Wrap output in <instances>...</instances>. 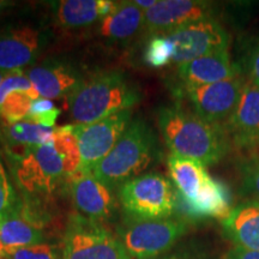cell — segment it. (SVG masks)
Segmentation results:
<instances>
[{"instance_id":"1","label":"cell","mask_w":259,"mask_h":259,"mask_svg":"<svg viewBox=\"0 0 259 259\" xmlns=\"http://www.w3.org/2000/svg\"><path fill=\"white\" fill-rule=\"evenodd\" d=\"M14 163L15 180L24 198L41 200L51 197L79 169L80 153L72 125L56 128L50 143L28 148H8Z\"/></svg>"},{"instance_id":"2","label":"cell","mask_w":259,"mask_h":259,"mask_svg":"<svg viewBox=\"0 0 259 259\" xmlns=\"http://www.w3.org/2000/svg\"><path fill=\"white\" fill-rule=\"evenodd\" d=\"M158 127L170 153L211 166L226 156L231 147L225 126L210 124L180 106L162 107Z\"/></svg>"},{"instance_id":"3","label":"cell","mask_w":259,"mask_h":259,"mask_svg":"<svg viewBox=\"0 0 259 259\" xmlns=\"http://www.w3.org/2000/svg\"><path fill=\"white\" fill-rule=\"evenodd\" d=\"M141 100V90L121 70L89 73L67 96L70 115L77 124L102 120L114 113L131 109Z\"/></svg>"},{"instance_id":"4","label":"cell","mask_w":259,"mask_h":259,"mask_svg":"<svg viewBox=\"0 0 259 259\" xmlns=\"http://www.w3.org/2000/svg\"><path fill=\"white\" fill-rule=\"evenodd\" d=\"M160 147L153 128L142 118L130 121L112 151L94 168L93 176L108 187L121 186L156 163Z\"/></svg>"},{"instance_id":"5","label":"cell","mask_w":259,"mask_h":259,"mask_svg":"<svg viewBox=\"0 0 259 259\" xmlns=\"http://www.w3.org/2000/svg\"><path fill=\"white\" fill-rule=\"evenodd\" d=\"M187 232V222L179 218L141 220L125 216L118 228L130 258L155 259L168 253Z\"/></svg>"},{"instance_id":"6","label":"cell","mask_w":259,"mask_h":259,"mask_svg":"<svg viewBox=\"0 0 259 259\" xmlns=\"http://www.w3.org/2000/svg\"><path fill=\"white\" fill-rule=\"evenodd\" d=\"M119 202L128 218L168 219L176 212V187L162 174L145 173L119 187Z\"/></svg>"},{"instance_id":"7","label":"cell","mask_w":259,"mask_h":259,"mask_svg":"<svg viewBox=\"0 0 259 259\" xmlns=\"http://www.w3.org/2000/svg\"><path fill=\"white\" fill-rule=\"evenodd\" d=\"M61 259H131L118 235L105 225L71 213L65 227Z\"/></svg>"},{"instance_id":"8","label":"cell","mask_w":259,"mask_h":259,"mask_svg":"<svg viewBox=\"0 0 259 259\" xmlns=\"http://www.w3.org/2000/svg\"><path fill=\"white\" fill-rule=\"evenodd\" d=\"M131 109L107 116L92 124L72 125L80 153L79 170L93 173L94 168L112 151L131 121Z\"/></svg>"},{"instance_id":"9","label":"cell","mask_w":259,"mask_h":259,"mask_svg":"<svg viewBox=\"0 0 259 259\" xmlns=\"http://www.w3.org/2000/svg\"><path fill=\"white\" fill-rule=\"evenodd\" d=\"M50 216L41 200L21 199L11 212L0 216V257L6 252L46 240Z\"/></svg>"},{"instance_id":"10","label":"cell","mask_w":259,"mask_h":259,"mask_svg":"<svg viewBox=\"0 0 259 259\" xmlns=\"http://www.w3.org/2000/svg\"><path fill=\"white\" fill-rule=\"evenodd\" d=\"M174 46L171 64L183 65L212 52L228 50L231 35L218 18L185 24L164 35Z\"/></svg>"},{"instance_id":"11","label":"cell","mask_w":259,"mask_h":259,"mask_svg":"<svg viewBox=\"0 0 259 259\" xmlns=\"http://www.w3.org/2000/svg\"><path fill=\"white\" fill-rule=\"evenodd\" d=\"M246 80L242 76L205 85L184 87L197 115L210 124L225 125L238 105Z\"/></svg>"},{"instance_id":"12","label":"cell","mask_w":259,"mask_h":259,"mask_svg":"<svg viewBox=\"0 0 259 259\" xmlns=\"http://www.w3.org/2000/svg\"><path fill=\"white\" fill-rule=\"evenodd\" d=\"M67 186L76 212L80 216L102 225L115 219L118 200L111 187L97 180L93 173L78 169L70 178Z\"/></svg>"},{"instance_id":"13","label":"cell","mask_w":259,"mask_h":259,"mask_svg":"<svg viewBox=\"0 0 259 259\" xmlns=\"http://www.w3.org/2000/svg\"><path fill=\"white\" fill-rule=\"evenodd\" d=\"M213 3L203 0H157L144 12V27L151 35H167L183 25L203 19L216 18Z\"/></svg>"},{"instance_id":"14","label":"cell","mask_w":259,"mask_h":259,"mask_svg":"<svg viewBox=\"0 0 259 259\" xmlns=\"http://www.w3.org/2000/svg\"><path fill=\"white\" fill-rule=\"evenodd\" d=\"M225 130L233 147L245 153L259 149V87L246 80Z\"/></svg>"},{"instance_id":"15","label":"cell","mask_w":259,"mask_h":259,"mask_svg":"<svg viewBox=\"0 0 259 259\" xmlns=\"http://www.w3.org/2000/svg\"><path fill=\"white\" fill-rule=\"evenodd\" d=\"M46 44L40 29L32 25H11L0 30V70H24L37 59Z\"/></svg>"},{"instance_id":"16","label":"cell","mask_w":259,"mask_h":259,"mask_svg":"<svg viewBox=\"0 0 259 259\" xmlns=\"http://www.w3.org/2000/svg\"><path fill=\"white\" fill-rule=\"evenodd\" d=\"M23 71L40 97L48 100L67 97L84 78L73 64L56 58L32 64Z\"/></svg>"},{"instance_id":"17","label":"cell","mask_w":259,"mask_h":259,"mask_svg":"<svg viewBox=\"0 0 259 259\" xmlns=\"http://www.w3.org/2000/svg\"><path fill=\"white\" fill-rule=\"evenodd\" d=\"M242 69L232 59L228 50L212 52L178 66L184 87L205 85L242 76Z\"/></svg>"},{"instance_id":"18","label":"cell","mask_w":259,"mask_h":259,"mask_svg":"<svg viewBox=\"0 0 259 259\" xmlns=\"http://www.w3.org/2000/svg\"><path fill=\"white\" fill-rule=\"evenodd\" d=\"M38 97L23 70L11 71L0 85V119L8 124L24 121L32 101Z\"/></svg>"},{"instance_id":"19","label":"cell","mask_w":259,"mask_h":259,"mask_svg":"<svg viewBox=\"0 0 259 259\" xmlns=\"http://www.w3.org/2000/svg\"><path fill=\"white\" fill-rule=\"evenodd\" d=\"M222 228L235 246L259 251V200L250 199L236 205L222 221Z\"/></svg>"},{"instance_id":"20","label":"cell","mask_w":259,"mask_h":259,"mask_svg":"<svg viewBox=\"0 0 259 259\" xmlns=\"http://www.w3.org/2000/svg\"><path fill=\"white\" fill-rule=\"evenodd\" d=\"M116 6L111 0H61L54 3L58 24L66 29L89 27L101 22Z\"/></svg>"},{"instance_id":"21","label":"cell","mask_w":259,"mask_h":259,"mask_svg":"<svg viewBox=\"0 0 259 259\" xmlns=\"http://www.w3.org/2000/svg\"><path fill=\"white\" fill-rule=\"evenodd\" d=\"M167 163L173 185L186 202L196 198L210 179L205 166L192 158L170 154Z\"/></svg>"},{"instance_id":"22","label":"cell","mask_w":259,"mask_h":259,"mask_svg":"<svg viewBox=\"0 0 259 259\" xmlns=\"http://www.w3.org/2000/svg\"><path fill=\"white\" fill-rule=\"evenodd\" d=\"M144 11L134 2L116 3L114 10L99 23V31L111 40H128L144 27Z\"/></svg>"},{"instance_id":"23","label":"cell","mask_w":259,"mask_h":259,"mask_svg":"<svg viewBox=\"0 0 259 259\" xmlns=\"http://www.w3.org/2000/svg\"><path fill=\"white\" fill-rule=\"evenodd\" d=\"M8 148H28L50 143L54 137L56 128L35 124L31 121H18L2 126Z\"/></svg>"},{"instance_id":"24","label":"cell","mask_w":259,"mask_h":259,"mask_svg":"<svg viewBox=\"0 0 259 259\" xmlns=\"http://www.w3.org/2000/svg\"><path fill=\"white\" fill-rule=\"evenodd\" d=\"M174 56V46L164 35H154L145 48L144 61L151 67H163L171 64Z\"/></svg>"},{"instance_id":"25","label":"cell","mask_w":259,"mask_h":259,"mask_svg":"<svg viewBox=\"0 0 259 259\" xmlns=\"http://www.w3.org/2000/svg\"><path fill=\"white\" fill-rule=\"evenodd\" d=\"M2 259H61V252L58 246L42 242L6 252Z\"/></svg>"},{"instance_id":"26","label":"cell","mask_w":259,"mask_h":259,"mask_svg":"<svg viewBox=\"0 0 259 259\" xmlns=\"http://www.w3.org/2000/svg\"><path fill=\"white\" fill-rule=\"evenodd\" d=\"M59 114L60 109L57 108L51 100L38 97L37 100L32 101L30 112H29L28 118L25 120L47 126V127H53Z\"/></svg>"},{"instance_id":"27","label":"cell","mask_w":259,"mask_h":259,"mask_svg":"<svg viewBox=\"0 0 259 259\" xmlns=\"http://www.w3.org/2000/svg\"><path fill=\"white\" fill-rule=\"evenodd\" d=\"M21 198H18L17 193L11 184V180L5 169L4 162L0 157V216L11 212L18 206Z\"/></svg>"},{"instance_id":"28","label":"cell","mask_w":259,"mask_h":259,"mask_svg":"<svg viewBox=\"0 0 259 259\" xmlns=\"http://www.w3.org/2000/svg\"><path fill=\"white\" fill-rule=\"evenodd\" d=\"M242 187L259 200V158H252L241 167Z\"/></svg>"},{"instance_id":"29","label":"cell","mask_w":259,"mask_h":259,"mask_svg":"<svg viewBox=\"0 0 259 259\" xmlns=\"http://www.w3.org/2000/svg\"><path fill=\"white\" fill-rule=\"evenodd\" d=\"M246 73L248 82L259 87V42L252 48L246 61Z\"/></svg>"},{"instance_id":"30","label":"cell","mask_w":259,"mask_h":259,"mask_svg":"<svg viewBox=\"0 0 259 259\" xmlns=\"http://www.w3.org/2000/svg\"><path fill=\"white\" fill-rule=\"evenodd\" d=\"M225 259H259V251L246 250V248L235 246L227 252Z\"/></svg>"},{"instance_id":"31","label":"cell","mask_w":259,"mask_h":259,"mask_svg":"<svg viewBox=\"0 0 259 259\" xmlns=\"http://www.w3.org/2000/svg\"><path fill=\"white\" fill-rule=\"evenodd\" d=\"M155 259H200V255L191 250H180L173 253H166Z\"/></svg>"},{"instance_id":"32","label":"cell","mask_w":259,"mask_h":259,"mask_svg":"<svg viewBox=\"0 0 259 259\" xmlns=\"http://www.w3.org/2000/svg\"><path fill=\"white\" fill-rule=\"evenodd\" d=\"M134 3L138 6L139 9L143 10V11L145 12L153 8V6H155V4L157 3V0H136V2H134Z\"/></svg>"},{"instance_id":"33","label":"cell","mask_w":259,"mask_h":259,"mask_svg":"<svg viewBox=\"0 0 259 259\" xmlns=\"http://www.w3.org/2000/svg\"><path fill=\"white\" fill-rule=\"evenodd\" d=\"M8 73H9V72H6V71H3V70H0V85H2L3 80L5 79V77L8 76Z\"/></svg>"},{"instance_id":"34","label":"cell","mask_w":259,"mask_h":259,"mask_svg":"<svg viewBox=\"0 0 259 259\" xmlns=\"http://www.w3.org/2000/svg\"><path fill=\"white\" fill-rule=\"evenodd\" d=\"M10 3L8 2H4V0H0V11H2L3 9H5L6 6H9Z\"/></svg>"},{"instance_id":"35","label":"cell","mask_w":259,"mask_h":259,"mask_svg":"<svg viewBox=\"0 0 259 259\" xmlns=\"http://www.w3.org/2000/svg\"><path fill=\"white\" fill-rule=\"evenodd\" d=\"M0 259H2V257H0Z\"/></svg>"}]
</instances>
